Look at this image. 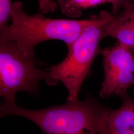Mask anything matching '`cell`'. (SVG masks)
Returning a JSON list of instances; mask_svg holds the SVG:
<instances>
[{"instance_id": "8", "label": "cell", "mask_w": 134, "mask_h": 134, "mask_svg": "<svg viewBox=\"0 0 134 134\" xmlns=\"http://www.w3.org/2000/svg\"><path fill=\"white\" fill-rule=\"evenodd\" d=\"M13 4V0H0V33L9 25Z\"/></svg>"}, {"instance_id": "6", "label": "cell", "mask_w": 134, "mask_h": 134, "mask_svg": "<svg viewBox=\"0 0 134 134\" xmlns=\"http://www.w3.org/2000/svg\"><path fill=\"white\" fill-rule=\"evenodd\" d=\"M117 110H110L106 117L103 131L107 134H134V100L128 95Z\"/></svg>"}, {"instance_id": "2", "label": "cell", "mask_w": 134, "mask_h": 134, "mask_svg": "<svg viewBox=\"0 0 134 134\" xmlns=\"http://www.w3.org/2000/svg\"><path fill=\"white\" fill-rule=\"evenodd\" d=\"M93 20L51 19L42 13L27 14L23 3L16 1L11 10L12 24L0 33V37L16 44L24 55L35 58V46L45 41L59 40L69 46Z\"/></svg>"}, {"instance_id": "10", "label": "cell", "mask_w": 134, "mask_h": 134, "mask_svg": "<svg viewBox=\"0 0 134 134\" xmlns=\"http://www.w3.org/2000/svg\"><path fill=\"white\" fill-rule=\"evenodd\" d=\"M125 1H127L130 4H132V3H134V0H125Z\"/></svg>"}, {"instance_id": "1", "label": "cell", "mask_w": 134, "mask_h": 134, "mask_svg": "<svg viewBox=\"0 0 134 134\" xmlns=\"http://www.w3.org/2000/svg\"><path fill=\"white\" fill-rule=\"evenodd\" d=\"M109 111L88 96L83 101H67L63 105L29 110L4 102L1 117L16 115L32 121L44 134H101Z\"/></svg>"}, {"instance_id": "11", "label": "cell", "mask_w": 134, "mask_h": 134, "mask_svg": "<svg viewBox=\"0 0 134 134\" xmlns=\"http://www.w3.org/2000/svg\"><path fill=\"white\" fill-rule=\"evenodd\" d=\"M101 134H107V133H106L105 132H104L103 131H102V133H101Z\"/></svg>"}, {"instance_id": "9", "label": "cell", "mask_w": 134, "mask_h": 134, "mask_svg": "<svg viewBox=\"0 0 134 134\" xmlns=\"http://www.w3.org/2000/svg\"><path fill=\"white\" fill-rule=\"evenodd\" d=\"M40 11L43 14L52 13L57 8L58 4L53 0H38Z\"/></svg>"}, {"instance_id": "5", "label": "cell", "mask_w": 134, "mask_h": 134, "mask_svg": "<svg viewBox=\"0 0 134 134\" xmlns=\"http://www.w3.org/2000/svg\"><path fill=\"white\" fill-rule=\"evenodd\" d=\"M104 77L99 91L102 98L124 97L134 86V51L117 42L102 50Z\"/></svg>"}, {"instance_id": "4", "label": "cell", "mask_w": 134, "mask_h": 134, "mask_svg": "<svg viewBox=\"0 0 134 134\" xmlns=\"http://www.w3.org/2000/svg\"><path fill=\"white\" fill-rule=\"evenodd\" d=\"M48 78V71L36 67L35 58L24 55L14 42L0 37V96L5 102L15 103L18 91L38 95L40 82Z\"/></svg>"}, {"instance_id": "7", "label": "cell", "mask_w": 134, "mask_h": 134, "mask_svg": "<svg viewBox=\"0 0 134 134\" xmlns=\"http://www.w3.org/2000/svg\"><path fill=\"white\" fill-rule=\"evenodd\" d=\"M57 3L63 14L71 18H79L84 10L106 3L111 4V13L117 15L129 5L125 0H57Z\"/></svg>"}, {"instance_id": "3", "label": "cell", "mask_w": 134, "mask_h": 134, "mask_svg": "<svg viewBox=\"0 0 134 134\" xmlns=\"http://www.w3.org/2000/svg\"><path fill=\"white\" fill-rule=\"evenodd\" d=\"M114 15L102 10L93 15V20L81 35L68 47L67 56L62 62L51 67L46 81L49 86L61 81L68 91L67 101H76L84 80L90 74L96 58L101 54L100 42L106 38V24Z\"/></svg>"}]
</instances>
